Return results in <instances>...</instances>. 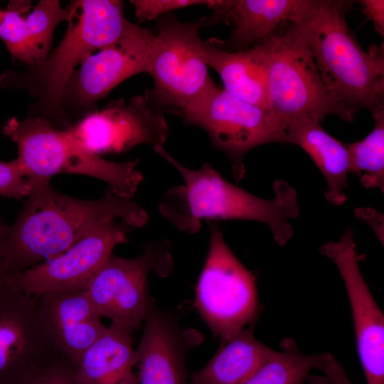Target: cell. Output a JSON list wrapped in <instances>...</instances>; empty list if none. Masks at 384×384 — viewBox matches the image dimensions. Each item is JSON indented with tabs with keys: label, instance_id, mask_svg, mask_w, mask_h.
<instances>
[{
	"label": "cell",
	"instance_id": "obj_16",
	"mask_svg": "<svg viewBox=\"0 0 384 384\" xmlns=\"http://www.w3.org/2000/svg\"><path fill=\"white\" fill-rule=\"evenodd\" d=\"M203 340L199 331L182 327L174 315L151 300L135 348L136 384H186V354Z\"/></svg>",
	"mask_w": 384,
	"mask_h": 384
},
{
	"label": "cell",
	"instance_id": "obj_15",
	"mask_svg": "<svg viewBox=\"0 0 384 384\" xmlns=\"http://www.w3.org/2000/svg\"><path fill=\"white\" fill-rule=\"evenodd\" d=\"M59 354L39 316L34 296L0 282V384H12Z\"/></svg>",
	"mask_w": 384,
	"mask_h": 384
},
{
	"label": "cell",
	"instance_id": "obj_35",
	"mask_svg": "<svg viewBox=\"0 0 384 384\" xmlns=\"http://www.w3.org/2000/svg\"><path fill=\"white\" fill-rule=\"evenodd\" d=\"M1 279H2V278L0 277V282H1Z\"/></svg>",
	"mask_w": 384,
	"mask_h": 384
},
{
	"label": "cell",
	"instance_id": "obj_14",
	"mask_svg": "<svg viewBox=\"0 0 384 384\" xmlns=\"http://www.w3.org/2000/svg\"><path fill=\"white\" fill-rule=\"evenodd\" d=\"M319 252L334 262L343 281L366 384H384V316L361 272L353 231L346 228Z\"/></svg>",
	"mask_w": 384,
	"mask_h": 384
},
{
	"label": "cell",
	"instance_id": "obj_33",
	"mask_svg": "<svg viewBox=\"0 0 384 384\" xmlns=\"http://www.w3.org/2000/svg\"><path fill=\"white\" fill-rule=\"evenodd\" d=\"M8 228H9V226L0 218V244L3 238L4 237L5 234L6 233L8 230Z\"/></svg>",
	"mask_w": 384,
	"mask_h": 384
},
{
	"label": "cell",
	"instance_id": "obj_24",
	"mask_svg": "<svg viewBox=\"0 0 384 384\" xmlns=\"http://www.w3.org/2000/svg\"><path fill=\"white\" fill-rule=\"evenodd\" d=\"M375 124L363 139L347 144L350 173L360 176L366 188L384 191V110L372 114Z\"/></svg>",
	"mask_w": 384,
	"mask_h": 384
},
{
	"label": "cell",
	"instance_id": "obj_4",
	"mask_svg": "<svg viewBox=\"0 0 384 384\" xmlns=\"http://www.w3.org/2000/svg\"><path fill=\"white\" fill-rule=\"evenodd\" d=\"M65 33L47 58L25 70L8 69L0 87L23 90L33 100L27 116L46 119L55 127H72L63 106L65 87L85 56L116 41L132 25L119 0H75L67 7Z\"/></svg>",
	"mask_w": 384,
	"mask_h": 384
},
{
	"label": "cell",
	"instance_id": "obj_19",
	"mask_svg": "<svg viewBox=\"0 0 384 384\" xmlns=\"http://www.w3.org/2000/svg\"><path fill=\"white\" fill-rule=\"evenodd\" d=\"M202 56L219 75L232 95L268 110L264 41L240 51H228L214 42H203Z\"/></svg>",
	"mask_w": 384,
	"mask_h": 384
},
{
	"label": "cell",
	"instance_id": "obj_9",
	"mask_svg": "<svg viewBox=\"0 0 384 384\" xmlns=\"http://www.w3.org/2000/svg\"><path fill=\"white\" fill-rule=\"evenodd\" d=\"M187 125L203 129L223 151L236 181L245 174L244 156L253 148L288 143L286 127L270 111L243 101L215 85L180 115Z\"/></svg>",
	"mask_w": 384,
	"mask_h": 384
},
{
	"label": "cell",
	"instance_id": "obj_12",
	"mask_svg": "<svg viewBox=\"0 0 384 384\" xmlns=\"http://www.w3.org/2000/svg\"><path fill=\"white\" fill-rule=\"evenodd\" d=\"M88 151L100 155L122 153L146 144L164 146L169 127L164 113L156 107L146 92L127 100H113L95 110L68 129Z\"/></svg>",
	"mask_w": 384,
	"mask_h": 384
},
{
	"label": "cell",
	"instance_id": "obj_1",
	"mask_svg": "<svg viewBox=\"0 0 384 384\" xmlns=\"http://www.w3.org/2000/svg\"><path fill=\"white\" fill-rule=\"evenodd\" d=\"M50 180L31 183L26 203L0 244V277H8L55 257L114 220L132 228L149 221L146 210L110 190L82 200L53 188Z\"/></svg>",
	"mask_w": 384,
	"mask_h": 384
},
{
	"label": "cell",
	"instance_id": "obj_3",
	"mask_svg": "<svg viewBox=\"0 0 384 384\" xmlns=\"http://www.w3.org/2000/svg\"><path fill=\"white\" fill-rule=\"evenodd\" d=\"M181 175L183 184L169 188L159 203L160 213L178 230L196 234L201 220H247L267 225L279 245L293 235L291 221L299 214L297 192L282 180L274 184V196H255L224 179L210 164L193 170L164 149H152Z\"/></svg>",
	"mask_w": 384,
	"mask_h": 384
},
{
	"label": "cell",
	"instance_id": "obj_32",
	"mask_svg": "<svg viewBox=\"0 0 384 384\" xmlns=\"http://www.w3.org/2000/svg\"><path fill=\"white\" fill-rule=\"evenodd\" d=\"M323 371L331 384H353L348 379L342 366L329 353L324 366Z\"/></svg>",
	"mask_w": 384,
	"mask_h": 384
},
{
	"label": "cell",
	"instance_id": "obj_21",
	"mask_svg": "<svg viewBox=\"0 0 384 384\" xmlns=\"http://www.w3.org/2000/svg\"><path fill=\"white\" fill-rule=\"evenodd\" d=\"M136 364L131 331L111 323L73 368L79 384H136Z\"/></svg>",
	"mask_w": 384,
	"mask_h": 384
},
{
	"label": "cell",
	"instance_id": "obj_18",
	"mask_svg": "<svg viewBox=\"0 0 384 384\" xmlns=\"http://www.w3.org/2000/svg\"><path fill=\"white\" fill-rule=\"evenodd\" d=\"M298 0H213L212 10L205 16V26L224 22L233 26L232 34L223 46L228 51H240L255 46L289 21Z\"/></svg>",
	"mask_w": 384,
	"mask_h": 384
},
{
	"label": "cell",
	"instance_id": "obj_27",
	"mask_svg": "<svg viewBox=\"0 0 384 384\" xmlns=\"http://www.w3.org/2000/svg\"><path fill=\"white\" fill-rule=\"evenodd\" d=\"M12 384H79L72 363L58 355Z\"/></svg>",
	"mask_w": 384,
	"mask_h": 384
},
{
	"label": "cell",
	"instance_id": "obj_11",
	"mask_svg": "<svg viewBox=\"0 0 384 384\" xmlns=\"http://www.w3.org/2000/svg\"><path fill=\"white\" fill-rule=\"evenodd\" d=\"M154 34L132 23L112 43L87 55L70 78L62 106L73 125L126 79L147 73Z\"/></svg>",
	"mask_w": 384,
	"mask_h": 384
},
{
	"label": "cell",
	"instance_id": "obj_25",
	"mask_svg": "<svg viewBox=\"0 0 384 384\" xmlns=\"http://www.w3.org/2000/svg\"><path fill=\"white\" fill-rule=\"evenodd\" d=\"M68 18V9L58 0H41L24 16L23 34L31 58V66L39 65L47 58L55 28Z\"/></svg>",
	"mask_w": 384,
	"mask_h": 384
},
{
	"label": "cell",
	"instance_id": "obj_23",
	"mask_svg": "<svg viewBox=\"0 0 384 384\" xmlns=\"http://www.w3.org/2000/svg\"><path fill=\"white\" fill-rule=\"evenodd\" d=\"M281 349L274 351L242 384H304L311 369L323 370L329 355L304 354L290 338L281 342Z\"/></svg>",
	"mask_w": 384,
	"mask_h": 384
},
{
	"label": "cell",
	"instance_id": "obj_34",
	"mask_svg": "<svg viewBox=\"0 0 384 384\" xmlns=\"http://www.w3.org/2000/svg\"><path fill=\"white\" fill-rule=\"evenodd\" d=\"M4 15V10L0 9V23L3 19Z\"/></svg>",
	"mask_w": 384,
	"mask_h": 384
},
{
	"label": "cell",
	"instance_id": "obj_10",
	"mask_svg": "<svg viewBox=\"0 0 384 384\" xmlns=\"http://www.w3.org/2000/svg\"><path fill=\"white\" fill-rule=\"evenodd\" d=\"M171 242H147L141 255L132 259L111 257L97 272L87 294L97 314L131 332L141 329L151 299L146 284L149 274L167 277L174 262Z\"/></svg>",
	"mask_w": 384,
	"mask_h": 384
},
{
	"label": "cell",
	"instance_id": "obj_6",
	"mask_svg": "<svg viewBox=\"0 0 384 384\" xmlns=\"http://www.w3.org/2000/svg\"><path fill=\"white\" fill-rule=\"evenodd\" d=\"M284 24L263 41L270 111L285 127L297 118L320 122L328 115L353 122L356 113L341 105L328 89L300 26Z\"/></svg>",
	"mask_w": 384,
	"mask_h": 384
},
{
	"label": "cell",
	"instance_id": "obj_20",
	"mask_svg": "<svg viewBox=\"0 0 384 384\" xmlns=\"http://www.w3.org/2000/svg\"><path fill=\"white\" fill-rule=\"evenodd\" d=\"M288 143L300 146L310 156L324 177L326 201L339 206L346 201L345 189L350 173L346 144L335 139L320 125L308 117H299L286 126Z\"/></svg>",
	"mask_w": 384,
	"mask_h": 384
},
{
	"label": "cell",
	"instance_id": "obj_7",
	"mask_svg": "<svg viewBox=\"0 0 384 384\" xmlns=\"http://www.w3.org/2000/svg\"><path fill=\"white\" fill-rule=\"evenodd\" d=\"M156 20L147 72L154 85L145 92L161 112L180 116L215 85L201 53L205 16L184 22L171 12Z\"/></svg>",
	"mask_w": 384,
	"mask_h": 384
},
{
	"label": "cell",
	"instance_id": "obj_29",
	"mask_svg": "<svg viewBox=\"0 0 384 384\" xmlns=\"http://www.w3.org/2000/svg\"><path fill=\"white\" fill-rule=\"evenodd\" d=\"M31 184L23 175L16 159L0 161V196L9 198L27 197Z\"/></svg>",
	"mask_w": 384,
	"mask_h": 384
},
{
	"label": "cell",
	"instance_id": "obj_30",
	"mask_svg": "<svg viewBox=\"0 0 384 384\" xmlns=\"http://www.w3.org/2000/svg\"><path fill=\"white\" fill-rule=\"evenodd\" d=\"M368 19L373 23L375 31L384 36V1L361 0L358 1Z\"/></svg>",
	"mask_w": 384,
	"mask_h": 384
},
{
	"label": "cell",
	"instance_id": "obj_8",
	"mask_svg": "<svg viewBox=\"0 0 384 384\" xmlns=\"http://www.w3.org/2000/svg\"><path fill=\"white\" fill-rule=\"evenodd\" d=\"M210 231L195 306L213 334L224 341L255 323L258 313L256 279L228 247L218 224H210Z\"/></svg>",
	"mask_w": 384,
	"mask_h": 384
},
{
	"label": "cell",
	"instance_id": "obj_22",
	"mask_svg": "<svg viewBox=\"0 0 384 384\" xmlns=\"http://www.w3.org/2000/svg\"><path fill=\"white\" fill-rule=\"evenodd\" d=\"M273 351L255 338L252 325L244 328L221 341L211 360L193 373L191 384H242Z\"/></svg>",
	"mask_w": 384,
	"mask_h": 384
},
{
	"label": "cell",
	"instance_id": "obj_2",
	"mask_svg": "<svg viewBox=\"0 0 384 384\" xmlns=\"http://www.w3.org/2000/svg\"><path fill=\"white\" fill-rule=\"evenodd\" d=\"M354 1L298 0L289 22L300 26L316 64L334 97L347 109L371 114L384 110V47L366 51L346 15Z\"/></svg>",
	"mask_w": 384,
	"mask_h": 384
},
{
	"label": "cell",
	"instance_id": "obj_31",
	"mask_svg": "<svg viewBox=\"0 0 384 384\" xmlns=\"http://www.w3.org/2000/svg\"><path fill=\"white\" fill-rule=\"evenodd\" d=\"M358 218L365 220L375 231L380 241L383 244V214L370 208H361L355 210Z\"/></svg>",
	"mask_w": 384,
	"mask_h": 384
},
{
	"label": "cell",
	"instance_id": "obj_28",
	"mask_svg": "<svg viewBox=\"0 0 384 384\" xmlns=\"http://www.w3.org/2000/svg\"><path fill=\"white\" fill-rule=\"evenodd\" d=\"M213 0H131L139 22L151 21L176 9L193 5L210 6Z\"/></svg>",
	"mask_w": 384,
	"mask_h": 384
},
{
	"label": "cell",
	"instance_id": "obj_5",
	"mask_svg": "<svg viewBox=\"0 0 384 384\" xmlns=\"http://www.w3.org/2000/svg\"><path fill=\"white\" fill-rule=\"evenodd\" d=\"M2 131L16 144V160L31 183L50 180L58 174L85 175L103 181L116 196L130 198L144 180L137 169L139 160L105 159L86 150L68 129H58L46 119L13 117Z\"/></svg>",
	"mask_w": 384,
	"mask_h": 384
},
{
	"label": "cell",
	"instance_id": "obj_26",
	"mask_svg": "<svg viewBox=\"0 0 384 384\" xmlns=\"http://www.w3.org/2000/svg\"><path fill=\"white\" fill-rule=\"evenodd\" d=\"M30 8V1H9L0 23V38L13 58L27 66L31 65V60L23 35V25L25 14Z\"/></svg>",
	"mask_w": 384,
	"mask_h": 384
},
{
	"label": "cell",
	"instance_id": "obj_17",
	"mask_svg": "<svg viewBox=\"0 0 384 384\" xmlns=\"http://www.w3.org/2000/svg\"><path fill=\"white\" fill-rule=\"evenodd\" d=\"M34 297L54 349L74 367L107 326L102 323L86 290L48 292Z\"/></svg>",
	"mask_w": 384,
	"mask_h": 384
},
{
	"label": "cell",
	"instance_id": "obj_13",
	"mask_svg": "<svg viewBox=\"0 0 384 384\" xmlns=\"http://www.w3.org/2000/svg\"><path fill=\"white\" fill-rule=\"evenodd\" d=\"M130 226L121 220L107 223L62 254L18 274L3 278L30 295L55 291L86 290L114 247L128 241Z\"/></svg>",
	"mask_w": 384,
	"mask_h": 384
}]
</instances>
